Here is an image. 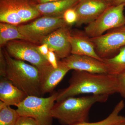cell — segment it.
Returning <instances> with one entry per match:
<instances>
[{"label": "cell", "mask_w": 125, "mask_h": 125, "mask_svg": "<svg viewBox=\"0 0 125 125\" xmlns=\"http://www.w3.org/2000/svg\"><path fill=\"white\" fill-rule=\"evenodd\" d=\"M106 65L108 73L114 76L125 71V46L122 47L115 55L111 58L103 59Z\"/></svg>", "instance_id": "ac0fdd59"}, {"label": "cell", "mask_w": 125, "mask_h": 125, "mask_svg": "<svg viewBox=\"0 0 125 125\" xmlns=\"http://www.w3.org/2000/svg\"><path fill=\"white\" fill-rule=\"evenodd\" d=\"M112 125H125V121L115 123Z\"/></svg>", "instance_id": "4dcf8cb0"}, {"label": "cell", "mask_w": 125, "mask_h": 125, "mask_svg": "<svg viewBox=\"0 0 125 125\" xmlns=\"http://www.w3.org/2000/svg\"><path fill=\"white\" fill-rule=\"evenodd\" d=\"M5 59L2 48H0V75L2 77H4L5 73Z\"/></svg>", "instance_id": "d4e9b609"}, {"label": "cell", "mask_w": 125, "mask_h": 125, "mask_svg": "<svg viewBox=\"0 0 125 125\" xmlns=\"http://www.w3.org/2000/svg\"><path fill=\"white\" fill-rule=\"evenodd\" d=\"M15 125H40L34 118L30 117L20 116Z\"/></svg>", "instance_id": "cb8c5ba5"}, {"label": "cell", "mask_w": 125, "mask_h": 125, "mask_svg": "<svg viewBox=\"0 0 125 125\" xmlns=\"http://www.w3.org/2000/svg\"><path fill=\"white\" fill-rule=\"evenodd\" d=\"M67 25L62 17L43 16L31 22L18 25V28L25 40L40 45L44 39L50 34Z\"/></svg>", "instance_id": "5b68a950"}, {"label": "cell", "mask_w": 125, "mask_h": 125, "mask_svg": "<svg viewBox=\"0 0 125 125\" xmlns=\"http://www.w3.org/2000/svg\"><path fill=\"white\" fill-rule=\"evenodd\" d=\"M0 22L16 25L23 23L10 0H0Z\"/></svg>", "instance_id": "e0dca14e"}, {"label": "cell", "mask_w": 125, "mask_h": 125, "mask_svg": "<svg viewBox=\"0 0 125 125\" xmlns=\"http://www.w3.org/2000/svg\"><path fill=\"white\" fill-rule=\"evenodd\" d=\"M37 46L26 40H16L7 42L5 49L13 58L26 61L37 67L40 75L47 70L52 65L39 52Z\"/></svg>", "instance_id": "8992f818"}, {"label": "cell", "mask_w": 125, "mask_h": 125, "mask_svg": "<svg viewBox=\"0 0 125 125\" xmlns=\"http://www.w3.org/2000/svg\"><path fill=\"white\" fill-rule=\"evenodd\" d=\"M103 0L104 1L111 5L113 4V0Z\"/></svg>", "instance_id": "f546056e"}, {"label": "cell", "mask_w": 125, "mask_h": 125, "mask_svg": "<svg viewBox=\"0 0 125 125\" xmlns=\"http://www.w3.org/2000/svg\"><path fill=\"white\" fill-rule=\"evenodd\" d=\"M70 70L94 73H108L103 61L89 56L71 54L61 60Z\"/></svg>", "instance_id": "30bf717a"}, {"label": "cell", "mask_w": 125, "mask_h": 125, "mask_svg": "<svg viewBox=\"0 0 125 125\" xmlns=\"http://www.w3.org/2000/svg\"><path fill=\"white\" fill-rule=\"evenodd\" d=\"M70 70L61 61H58L57 68L52 65L47 70L40 75V86L43 95L52 92Z\"/></svg>", "instance_id": "4fadbf2b"}, {"label": "cell", "mask_w": 125, "mask_h": 125, "mask_svg": "<svg viewBox=\"0 0 125 125\" xmlns=\"http://www.w3.org/2000/svg\"><path fill=\"white\" fill-rule=\"evenodd\" d=\"M109 96L93 95L71 97L56 102L52 110L53 118L63 125H73L88 121L90 110L97 103L106 102Z\"/></svg>", "instance_id": "7a4b0ae2"}, {"label": "cell", "mask_w": 125, "mask_h": 125, "mask_svg": "<svg viewBox=\"0 0 125 125\" xmlns=\"http://www.w3.org/2000/svg\"><path fill=\"white\" fill-rule=\"evenodd\" d=\"M79 1L78 0H61L38 4L37 8L43 16L52 17H62L67 9L75 7Z\"/></svg>", "instance_id": "9a60e30c"}, {"label": "cell", "mask_w": 125, "mask_h": 125, "mask_svg": "<svg viewBox=\"0 0 125 125\" xmlns=\"http://www.w3.org/2000/svg\"><path fill=\"white\" fill-rule=\"evenodd\" d=\"M57 94V92H55L46 98L28 96L17 107L16 110L20 116L34 118L40 125H52V110Z\"/></svg>", "instance_id": "277c9868"}, {"label": "cell", "mask_w": 125, "mask_h": 125, "mask_svg": "<svg viewBox=\"0 0 125 125\" xmlns=\"http://www.w3.org/2000/svg\"><path fill=\"white\" fill-rule=\"evenodd\" d=\"M46 58L52 67L54 68H57L58 67V60L55 54L52 51L49 50Z\"/></svg>", "instance_id": "484cf974"}, {"label": "cell", "mask_w": 125, "mask_h": 125, "mask_svg": "<svg viewBox=\"0 0 125 125\" xmlns=\"http://www.w3.org/2000/svg\"><path fill=\"white\" fill-rule=\"evenodd\" d=\"M23 23L37 18L41 14L37 9V0H10Z\"/></svg>", "instance_id": "2e32d148"}, {"label": "cell", "mask_w": 125, "mask_h": 125, "mask_svg": "<svg viewBox=\"0 0 125 125\" xmlns=\"http://www.w3.org/2000/svg\"><path fill=\"white\" fill-rule=\"evenodd\" d=\"M110 5L103 0H81L74 7L78 16L76 26L92 22Z\"/></svg>", "instance_id": "8fae6325"}, {"label": "cell", "mask_w": 125, "mask_h": 125, "mask_svg": "<svg viewBox=\"0 0 125 125\" xmlns=\"http://www.w3.org/2000/svg\"><path fill=\"white\" fill-rule=\"evenodd\" d=\"M125 6L123 4L109 6L98 18L84 27V32L90 38H93L125 25Z\"/></svg>", "instance_id": "52a82bcc"}, {"label": "cell", "mask_w": 125, "mask_h": 125, "mask_svg": "<svg viewBox=\"0 0 125 125\" xmlns=\"http://www.w3.org/2000/svg\"><path fill=\"white\" fill-rule=\"evenodd\" d=\"M118 93L125 99V71L116 76Z\"/></svg>", "instance_id": "603a6c76"}, {"label": "cell", "mask_w": 125, "mask_h": 125, "mask_svg": "<svg viewBox=\"0 0 125 125\" xmlns=\"http://www.w3.org/2000/svg\"><path fill=\"white\" fill-rule=\"evenodd\" d=\"M39 4L46 3V2H51V1H56L61 0H37ZM80 1L81 0H78Z\"/></svg>", "instance_id": "f1b7e54d"}, {"label": "cell", "mask_w": 125, "mask_h": 125, "mask_svg": "<svg viewBox=\"0 0 125 125\" xmlns=\"http://www.w3.org/2000/svg\"><path fill=\"white\" fill-rule=\"evenodd\" d=\"M28 96L6 78L1 77L0 101L9 106L17 107Z\"/></svg>", "instance_id": "5bb4252c"}, {"label": "cell", "mask_w": 125, "mask_h": 125, "mask_svg": "<svg viewBox=\"0 0 125 125\" xmlns=\"http://www.w3.org/2000/svg\"><path fill=\"white\" fill-rule=\"evenodd\" d=\"M71 32L68 25L61 27L45 38L41 44H47L49 50L55 54L58 60H62L71 54L70 38Z\"/></svg>", "instance_id": "9c48e42d"}, {"label": "cell", "mask_w": 125, "mask_h": 125, "mask_svg": "<svg viewBox=\"0 0 125 125\" xmlns=\"http://www.w3.org/2000/svg\"><path fill=\"white\" fill-rule=\"evenodd\" d=\"M91 39L96 53L101 58H111L125 46V25L111 30L106 33Z\"/></svg>", "instance_id": "ba28073f"}, {"label": "cell", "mask_w": 125, "mask_h": 125, "mask_svg": "<svg viewBox=\"0 0 125 125\" xmlns=\"http://www.w3.org/2000/svg\"><path fill=\"white\" fill-rule=\"evenodd\" d=\"M67 88L57 92L56 102L82 94L109 96L118 93L116 76L108 73H94L74 71Z\"/></svg>", "instance_id": "6da1fadb"}, {"label": "cell", "mask_w": 125, "mask_h": 125, "mask_svg": "<svg viewBox=\"0 0 125 125\" xmlns=\"http://www.w3.org/2000/svg\"><path fill=\"white\" fill-rule=\"evenodd\" d=\"M124 5L125 6V0H113V4L115 5Z\"/></svg>", "instance_id": "83f0119b"}, {"label": "cell", "mask_w": 125, "mask_h": 125, "mask_svg": "<svg viewBox=\"0 0 125 125\" xmlns=\"http://www.w3.org/2000/svg\"><path fill=\"white\" fill-rule=\"evenodd\" d=\"M25 40L18 30V25L6 23H0V48H2L10 41Z\"/></svg>", "instance_id": "d6986e66"}, {"label": "cell", "mask_w": 125, "mask_h": 125, "mask_svg": "<svg viewBox=\"0 0 125 125\" xmlns=\"http://www.w3.org/2000/svg\"><path fill=\"white\" fill-rule=\"evenodd\" d=\"M70 42L71 47V54L89 56L103 61V60L96 53L91 38L84 31L71 32Z\"/></svg>", "instance_id": "7c38bea8"}, {"label": "cell", "mask_w": 125, "mask_h": 125, "mask_svg": "<svg viewBox=\"0 0 125 125\" xmlns=\"http://www.w3.org/2000/svg\"><path fill=\"white\" fill-rule=\"evenodd\" d=\"M62 18L65 22L68 25L76 23L78 20V14L75 7L67 9L62 15Z\"/></svg>", "instance_id": "7402d4cb"}, {"label": "cell", "mask_w": 125, "mask_h": 125, "mask_svg": "<svg viewBox=\"0 0 125 125\" xmlns=\"http://www.w3.org/2000/svg\"><path fill=\"white\" fill-rule=\"evenodd\" d=\"M125 106L123 101H120L116 105L109 116L104 120L95 122H87L77 123L73 125H112L125 121V116L119 115V113Z\"/></svg>", "instance_id": "ffe728a7"}, {"label": "cell", "mask_w": 125, "mask_h": 125, "mask_svg": "<svg viewBox=\"0 0 125 125\" xmlns=\"http://www.w3.org/2000/svg\"><path fill=\"white\" fill-rule=\"evenodd\" d=\"M6 66L4 78L24 92L28 96L42 97L40 75L37 68L24 61L13 58L3 49Z\"/></svg>", "instance_id": "3957f363"}, {"label": "cell", "mask_w": 125, "mask_h": 125, "mask_svg": "<svg viewBox=\"0 0 125 125\" xmlns=\"http://www.w3.org/2000/svg\"><path fill=\"white\" fill-rule=\"evenodd\" d=\"M37 49L40 54L46 58L49 51L48 45L45 43L38 45Z\"/></svg>", "instance_id": "4316f807"}, {"label": "cell", "mask_w": 125, "mask_h": 125, "mask_svg": "<svg viewBox=\"0 0 125 125\" xmlns=\"http://www.w3.org/2000/svg\"><path fill=\"white\" fill-rule=\"evenodd\" d=\"M20 116L16 109L0 101V125H15Z\"/></svg>", "instance_id": "44dd1931"}]
</instances>
